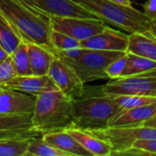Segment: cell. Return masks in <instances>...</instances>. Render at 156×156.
I'll return each instance as SVG.
<instances>
[{"instance_id":"1","label":"cell","mask_w":156,"mask_h":156,"mask_svg":"<svg viewBox=\"0 0 156 156\" xmlns=\"http://www.w3.org/2000/svg\"><path fill=\"white\" fill-rule=\"evenodd\" d=\"M0 14L8 21L22 41L43 46L57 55L50 39L53 29L49 16L20 0H0Z\"/></svg>"},{"instance_id":"2","label":"cell","mask_w":156,"mask_h":156,"mask_svg":"<svg viewBox=\"0 0 156 156\" xmlns=\"http://www.w3.org/2000/svg\"><path fill=\"white\" fill-rule=\"evenodd\" d=\"M74 125L73 101L58 89L47 90L36 98L32 113V128L44 134L67 130Z\"/></svg>"},{"instance_id":"3","label":"cell","mask_w":156,"mask_h":156,"mask_svg":"<svg viewBox=\"0 0 156 156\" xmlns=\"http://www.w3.org/2000/svg\"><path fill=\"white\" fill-rule=\"evenodd\" d=\"M85 88L81 97L73 101L74 125L84 130H98L108 126L120 112L113 96L102 92L101 87Z\"/></svg>"},{"instance_id":"4","label":"cell","mask_w":156,"mask_h":156,"mask_svg":"<svg viewBox=\"0 0 156 156\" xmlns=\"http://www.w3.org/2000/svg\"><path fill=\"white\" fill-rule=\"evenodd\" d=\"M96 17L116 26L123 31L134 33L150 29L151 20L133 5H122L112 0H71Z\"/></svg>"},{"instance_id":"5","label":"cell","mask_w":156,"mask_h":156,"mask_svg":"<svg viewBox=\"0 0 156 156\" xmlns=\"http://www.w3.org/2000/svg\"><path fill=\"white\" fill-rule=\"evenodd\" d=\"M126 53L125 51H109L79 48L67 51H58L57 56L67 62L80 76L84 83L108 79L106 68L113 60Z\"/></svg>"},{"instance_id":"6","label":"cell","mask_w":156,"mask_h":156,"mask_svg":"<svg viewBox=\"0 0 156 156\" xmlns=\"http://www.w3.org/2000/svg\"><path fill=\"white\" fill-rule=\"evenodd\" d=\"M101 139L109 143L112 148V155H119L122 152L132 147L137 140L156 139V128L146 126L111 127L98 130H89Z\"/></svg>"},{"instance_id":"7","label":"cell","mask_w":156,"mask_h":156,"mask_svg":"<svg viewBox=\"0 0 156 156\" xmlns=\"http://www.w3.org/2000/svg\"><path fill=\"white\" fill-rule=\"evenodd\" d=\"M101 90L110 96L143 95L156 97V76L141 74L112 80L101 86Z\"/></svg>"},{"instance_id":"8","label":"cell","mask_w":156,"mask_h":156,"mask_svg":"<svg viewBox=\"0 0 156 156\" xmlns=\"http://www.w3.org/2000/svg\"><path fill=\"white\" fill-rule=\"evenodd\" d=\"M53 30L67 34L80 41L87 39L106 27V22L100 18L74 17V16H49Z\"/></svg>"},{"instance_id":"9","label":"cell","mask_w":156,"mask_h":156,"mask_svg":"<svg viewBox=\"0 0 156 156\" xmlns=\"http://www.w3.org/2000/svg\"><path fill=\"white\" fill-rule=\"evenodd\" d=\"M48 76L57 88L72 101L83 95L85 83L78 73L59 57L56 56L54 58Z\"/></svg>"},{"instance_id":"10","label":"cell","mask_w":156,"mask_h":156,"mask_svg":"<svg viewBox=\"0 0 156 156\" xmlns=\"http://www.w3.org/2000/svg\"><path fill=\"white\" fill-rule=\"evenodd\" d=\"M31 8L48 16H74L90 17L96 16L74 3L71 0H20ZM98 18V17H96Z\"/></svg>"},{"instance_id":"11","label":"cell","mask_w":156,"mask_h":156,"mask_svg":"<svg viewBox=\"0 0 156 156\" xmlns=\"http://www.w3.org/2000/svg\"><path fill=\"white\" fill-rule=\"evenodd\" d=\"M129 35L108 26L100 33L80 41V48L109 51L127 50Z\"/></svg>"},{"instance_id":"12","label":"cell","mask_w":156,"mask_h":156,"mask_svg":"<svg viewBox=\"0 0 156 156\" xmlns=\"http://www.w3.org/2000/svg\"><path fill=\"white\" fill-rule=\"evenodd\" d=\"M40 135L32 128V114H0V140Z\"/></svg>"},{"instance_id":"13","label":"cell","mask_w":156,"mask_h":156,"mask_svg":"<svg viewBox=\"0 0 156 156\" xmlns=\"http://www.w3.org/2000/svg\"><path fill=\"white\" fill-rule=\"evenodd\" d=\"M36 98L17 90L0 88V114H32Z\"/></svg>"},{"instance_id":"14","label":"cell","mask_w":156,"mask_h":156,"mask_svg":"<svg viewBox=\"0 0 156 156\" xmlns=\"http://www.w3.org/2000/svg\"><path fill=\"white\" fill-rule=\"evenodd\" d=\"M0 88L17 90L32 96H38L41 93L58 89L52 80L48 75H17L9 81L3 84Z\"/></svg>"},{"instance_id":"15","label":"cell","mask_w":156,"mask_h":156,"mask_svg":"<svg viewBox=\"0 0 156 156\" xmlns=\"http://www.w3.org/2000/svg\"><path fill=\"white\" fill-rule=\"evenodd\" d=\"M156 113V102L140 107H134L119 112L109 122L111 127L141 126Z\"/></svg>"},{"instance_id":"16","label":"cell","mask_w":156,"mask_h":156,"mask_svg":"<svg viewBox=\"0 0 156 156\" xmlns=\"http://www.w3.org/2000/svg\"><path fill=\"white\" fill-rule=\"evenodd\" d=\"M71 134L82 147H84L91 155L109 156L112 155V148L109 143L101 139L89 130L79 128L75 125L66 130Z\"/></svg>"},{"instance_id":"17","label":"cell","mask_w":156,"mask_h":156,"mask_svg":"<svg viewBox=\"0 0 156 156\" xmlns=\"http://www.w3.org/2000/svg\"><path fill=\"white\" fill-rule=\"evenodd\" d=\"M42 138L69 156H90L91 154L66 130L42 134Z\"/></svg>"},{"instance_id":"18","label":"cell","mask_w":156,"mask_h":156,"mask_svg":"<svg viewBox=\"0 0 156 156\" xmlns=\"http://www.w3.org/2000/svg\"><path fill=\"white\" fill-rule=\"evenodd\" d=\"M126 52L156 61V37L150 30L131 33Z\"/></svg>"},{"instance_id":"19","label":"cell","mask_w":156,"mask_h":156,"mask_svg":"<svg viewBox=\"0 0 156 156\" xmlns=\"http://www.w3.org/2000/svg\"><path fill=\"white\" fill-rule=\"evenodd\" d=\"M27 51L32 73L39 76L48 75L51 63L57 56L56 53L34 43H27Z\"/></svg>"},{"instance_id":"20","label":"cell","mask_w":156,"mask_h":156,"mask_svg":"<svg viewBox=\"0 0 156 156\" xmlns=\"http://www.w3.org/2000/svg\"><path fill=\"white\" fill-rule=\"evenodd\" d=\"M155 69V60L128 53V63L122 78L145 74Z\"/></svg>"},{"instance_id":"21","label":"cell","mask_w":156,"mask_h":156,"mask_svg":"<svg viewBox=\"0 0 156 156\" xmlns=\"http://www.w3.org/2000/svg\"><path fill=\"white\" fill-rule=\"evenodd\" d=\"M21 41L8 21L0 14V47L11 55Z\"/></svg>"},{"instance_id":"22","label":"cell","mask_w":156,"mask_h":156,"mask_svg":"<svg viewBox=\"0 0 156 156\" xmlns=\"http://www.w3.org/2000/svg\"><path fill=\"white\" fill-rule=\"evenodd\" d=\"M26 156H69L64 152L46 142L42 135L31 137Z\"/></svg>"},{"instance_id":"23","label":"cell","mask_w":156,"mask_h":156,"mask_svg":"<svg viewBox=\"0 0 156 156\" xmlns=\"http://www.w3.org/2000/svg\"><path fill=\"white\" fill-rule=\"evenodd\" d=\"M31 137L0 140V156H26Z\"/></svg>"},{"instance_id":"24","label":"cell","mask_w":156,"mask_h":156,"mask_svg":"<svg viewBox=\"0 0 156 156\" xmlns=\"http://www.w3.org/2000/svg\"><path fill=\"white\" fill-rule=\"evenodd\" d=\"M17 75H31L32 69L30 67L27 43L21 41L15 51L10 55Z\"/></svg>"},{"instance_id":"25","label":"cell","mask_w":156,"mask_h":156,"mask_svg":"<svg viewBox=\"0 0 156 156\" xmlns=\"http://www.w3.org/2000/svg\"><path fill=\"white\" fill-rule=\"evenodd\" d=\"M117 104L120 107V112L127 109L150 105L156 102L154 96H143V95H120L113 96Z\"/></svg>"},{"instance_id":"26","label":"cell","mask_w":156,"mask_h":156,"mask_svg":"<svg viewBox=\"0 0 156 156\" xmlns=\"http://www.w3.org/2000/svg\"><path fill=\"white\" fill-rule=\"evenodd\" d=\"M51 43L54 48L58 51H67L80 48V41L57 30H52L50 36Z\"/></svg>"},{"instance_id":"27","label":"cell","mask_w":156,"mask_h":156,"mask_svg":"<svg viewBox=\"0 0 156 156\" xmlns=\"http://www.w3.org/2000/svg\"><path fill=\"white\" fill-rule=\"evenodd\" d=\"M127 63H128V53L126 52L109 64V66L105 69L107 78L111 80L122 78L125 70V68L127 66Z\"/></svg>"},{"instance_id":"28","label":"cell","mask_w":156,"mask_h":156,"mask_svg":"<svg viewBox=\"0 0 156 156\" xmlns=\"http://www.w3.org/2000/svg\"><path fill=\"white\" fill-rule=\"evenodd\" d=\"M17 76L13 60L9 55L2 62H0V87L5 82Z\"/></svg>"},{"instance_id":"29","label":"cell","mask_w":156,"mask_h":156,"mask_svg":"<svg viewBox=\"0 0 156 156\" xmlns=\"http://www.w3.org/2000/svg\"><path fill=\"white\" fill-rule=\"evenodd\" d=\"M132 146L142 151L144 155H156V139L137 140Z\"/></svg>"},{"instance_id":"30","label":"cell","mask_w":156,"mask_h":156,"mask_svg":"<svg viewBox=\"0 0 156 156\" xmlns=\"http://www.w3.org/2000/svg\"><path fill=\"white\" fill-rule=\"evenodd\" d=\"M144 13L150 19L156 18V0H146L143 5Z\"/></svg>"},{"instance_id":"31","label":"cell","mask_w":156,"mask_h":156,"mask_svg":"<svg viewBox=\"0 0 156 156\" xmlns=\"http://www.w3.org/2000/svg\"><path fill=\"white\" fill-rule=\"evenodd\" d=\"M143 126L156 128V113L154 115H153L151 118H149L146 122H144V124H143Z\"/></svg>"},{"instance_id":"32","label":"cell","mask_w":156,"mask_h":156,"mask_svg":"<svg viewBox=\"0 0 156 156\" xmlns=\"http://www.w3.org/2000/svg\"><path fill=\"white\" fill-rule=\"evenodd\" d=\"M149 30L156 37V18L151 20V25H150V29Z\"/></svg>"},{"instance_id":"33","label":"cell","mask_w":156,"mask_h":156,"mask_svg":"<svg viewBox=\"0 0 156 156\" xmlns=\"http://www.w3.org/2000/svg\"><path fill=\"white\" fill-rule=\"evenodd\" d=\"M122 5H132V0H112Z\"/></svg>"},{"instance_id":"34","label":"cell","mask_w":156,"mask_h":156,"mask_svg":"<svg viewBox=\"0 0 156 156\" xmlns=\"http://www.w3.org/2000/svg\"><path fill=\"white\" fill-rule=\"evenodd\" d=\"M8 56H9V55L7 54V52L0 47V62H2V61H3L5 58H6Z\"/></svg>"},{"instance_id":"35","label":"cell","mask_w":156,"mask_h":156,"mask_svg":"<svg viewBox=\"0 0 156 156\" xmlns=\"http://www.w3.org/2000/svg\"><path fill=\"white\" fill-rule=\"evenodd\" d=\"M145 74H147V75H155L156 76V69L155 70H153V71H150L148 73H145Z\"/></svg>"}]
</instances>
